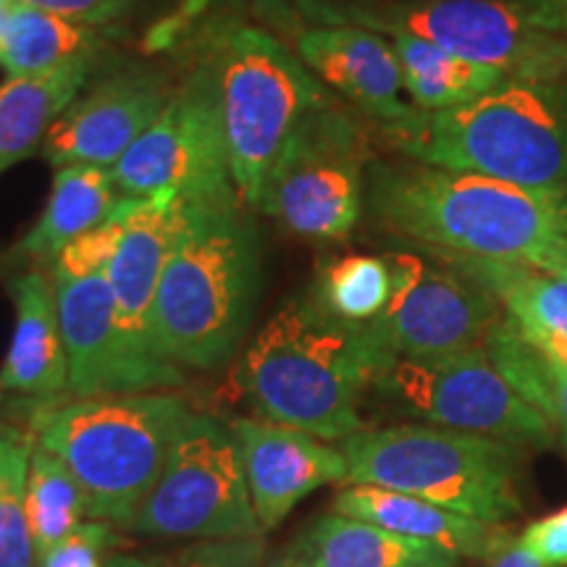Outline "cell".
Here are the masks:
<instances>
[{"instance_id": "6da1fadb", "label": "cell", "mask_w": 567, "mask_h": 567, "mask_svg": "<svg viewBox=\"0 0 567 567\" xmlns=\"http://www.w3.org/2000/svg\"><path fill=\"white\" fill-rule=\"evenodd\" d=\"M394 360L371 323L342 321L308 292L284 302L245 347L231 392L252 417L339 444L368 429L360 405Z\"/></svg>"}, {"instance_id": "7a4b0ae2", "label": "cell", "mask_w": 567, "mask_h": 567, "mask_svg": "<svg viewBox=\"0 0 567 567\" xmlns=\"http://www.w3.org/2000/svg\"><path fill=\"white\" fill-rule=\"evenodd\" d=\"M264 295V234L239 195L184 200V221L163 268L153 342L193 371H218L243 350Z\"/></svg>"}, {"instance_id": "3957f363", "label": "cell", "mask_w": 567, "mask_h": 567, "mask_svg": "<svg viewBox=\"0 0 567 567\" xmlns=\"http://www.w3.org/2000/svg\"><path fill=\"white\" fill-rule=\"evenodd\" d=\"M365 210L402 245L526 266H534L567 221L555 193L415 161H373Z\"/></svg>"}, {"instance_id": "277c9868", "label": "cell", "mask_w": 567, "mask_h": 567, "mask_svg": "<svg viewBox=\"0 0 567 567\" xmlns=\"http://www.w3.org/2000/svg\"><path fill=\"white\" fill-rule=\"evenodd\" d=\"M193 51L216 97L234 187L255 213L287 140L310 113L334 103V95L292 45L239 17L203 21Z\"/></svg>"}, {"instance_id": "5b68a950", "label": "cell", "mask_w": 567, "mask_h": 567, "mask_svg": "<svg viewBox=\"0 0 567 567\" xmlns=\"http://www.w3.org/2000/svg\"><path fill=\"white\" fill-rule=\"evenodd\" d=\"M408 161L538 193L567 189V82H509L446 111L384 126Z\"/></svg>"}, {"instance_id": "8992f818", "label": "cell", "mask_w": 567, "mask_h": 567, "mask_svg": "<svg viewBox=\"0 0 567 567\" xmlns=\"http://www.w3.org/2000/svg\"><path fill=\"white\" fill-rule=\"evenodd\" d=\"M193 413L174 392L40 402L30 436L80 481L90 520L126 530Z\"/></svg>"}, {"instance_id": "52a82bcc", "label": "cell", "mask_w": 567, "mask_h": 567, "mask_svg": "<svg viewBox=\"0 0 567 567\" xmlns=\"http://www.w3.org/2000/svg\"><path fill=\"white\" fill-rule=\"evenodd\" d=\"M337 446L350 467L347 484L410 494L499 526L523 509L520 446L429 423L365 429Z\"/></svg>"}, {"instance_id": "ba28073f", "label": "cell", "mask_w": 567, "mask_h": 567, "mask_svg": "<svg viewBox=\"0 0 567 567\" xmlns=\"http://www.w3.org/2000/svg\"><path fill=\"white\" fill-rule=\"evenodd\" d=\"M295 17L408 34L513 82H567V34L542 30L509 0H295Z\"/></svg>"}, {"instance_id": "9c48e42d", "label": "cell", "mask_w": 567, "mask_h": 567, "mask_svg": "<svg viewBox=\"0 0 567 567\" xmlns=\"http://www.w3.org/2000/svg\"><path fill=\"white\" fill-rule=\"evenodd\" d=\"M371 142L337 101L310 113L287 140L258 208L308 239H342L365 210Z\"/></svg>"}, {"instance_id": "30bf717a", "label": "cell", "mask_w": 567, "mask_h": 567, "mask_svg": "<svg viewBox=\"0 0 567 567\" xmlns=\"http://www.w3.org/2000/svg\"><path fill=\"white\" fill-rule=\"evenodd\" d=\"M126 530L184 542L264 536L229 425L208 413H193L158 484Z\"/></svg>"}, {"instance_id": "8fae6325", "label": "cell", "mask_w": 567, "mask_h": 567, "mask_svg": "<svg viewBox=\"0 0 567 567\" xmlns=\"http://www.w3.org/2000/svg\"><path fill=\"white\" fill-rule=\"evenodd\" d=\"M371 392L394 413L513 446L555 444V425L502 379L484 350L396 358Z\"/></svg>"}, {"instance_id": "7c38bea8", "label": "cell", "mask_w": 567, "mask_h": 567, "mask_svg": "<svg viewBox=\"0 0 567 567\" xmlns=\"http://www.w3.org/2000/svg\"><path fill=\"white\" fill-rule=\"evenodd\" d=\"M392 297L371 326L394 358H444L484 350L488 334L505 318L492 292L436 255L394 247Z\"/></svg>"}, {"instance_id": "4fadbf2b", "label": "cell", "mask_w": 567, "mask_h": 567, "mask_svg": "<svg viewBox=\"0 0 567 567\" xmlns=\"http://www.w3.org/2000/svg\"><path fill=\"white\" fill-rule=\"evenodd\" d=\"M111 174L118 195L137 200L163 189L203 203L237 195L221 116L203 69L189 63L172 101Z\"/></svg>"}, {"instance_id": "5bb4252c", "label": "cell", "mask_w": 567, "mask_h": 567, "mask_svg": "<svg viewBox=\"0 0 567 567\" xmlns=\"http://www.w3.org/2000/svg\"><path fill=\"white\" fill-rule=\"evenodd\" d=\"M53 287L69 358L71 400L174 392L184 386V368L140 350L126 337L109 276L53 279Z\"/></svg>"}, {"instance_id": "9a60e30c", "label": "cell", "mask_w": 567, "mask_h": 567, "mask_svg": "<svg viewBox=\"0 0 567 567\" xmlns=\"http://www.w3.org/2000/svg\"><path fill=\"white\" fill-rule=\"evenodd\" d=\"M176 82L153 63H126L69 105L42 142V158L53 168H113L142 134L151 130Z\"/></svg>"}, {"instance_id": "2e32d148", "label": "cell", "mask_w": 567, "mask_h": 567, "mask_svg": "<svg viewBox=\"0 0 567 567\" xmlns=\"http://www.w3.org/2000/svg\"><path fill=\"white\" fill-rule=\"evenodd\" d=\"M229 429L243 455L252 509L264 534L279 528L305 496L350 478L339 446L292 425L237 417Z\"/></svg>"}, {"instance_id": "e0dca14e", "label": "cell", "mask_w": 567, "mask_h": 567, "mask_svg": "<svg viewBox=\"0 0 567 567\" xmlns=\"http://www.w3.org/2000/svg\"><path fill=\"white\" fill-rule=\"evenodd\" d=\"M292 51L326 87L381 126L405 122L415 111L402 103L400 61L381 34L352 24L292 27Z\"/></svg>"}, {"instance_id": "ac0fdd59", "label": "cell", "mask_w": 567, "mask_h": 567, "mask_svg": "<svg viewBox=\"0 0 567 567\" xmlns=\"http://www.w3.org/2000/svg\"><path fill=\"white\" fill-rule=\"evenodd\" d=\"M182 221V193L163 189L158 195L145 197L140 210L134 213L122 245H118L116 258L105 271L113 297H116L118 318H122L126 337L140 350L151 354H161L153 342V308L163 268H166L168 255H172Z\"/></svg>"}, {"instance_id": "d6986e66", "label": "cell", "mask_w": 567, "mask_h": 567, "mask_svg": "<svg viewBox=\"0 0 567 567\" xmlns=\"http://www.w3.org/2000/svg\"><path fill=\"white\" fill-rule=\"evenodd\" d=\"M9 295L17 321L0 365V386L34 402H59L69 394V358L51 274L24 268L9 281Z\"/></svg>"}, {"instance_id": "ffe728a7", "label": "cell", "mask_w": 567, "mask_h": 567, "mask_svg": "<svg viewBox=\"0 0 567 567\" xmlns=\"http://www.w3.org/2000/svg\"><path fill=\"white\" fill-rule=\"evenodd\" d=\"M334 513L392 530L396 536L431 544L455 557L494 559L513 544V534L499 523L476 520L417 496L381 486L350 484L334 496Z\"/></svg>"}, {"instance_id": "44dd1931", "label": "cell", "mask_w": 567, "mask_h": 567, "mask_svg": "<svg viewBox=\"0 0 567 567\" xmlns=\"http://www.w3.org/2000/svg\"><path fill=\"white\" fill-rule=\"evenodd\" d=\"M295 567H457L455 555L331 509L284 549Z\"/></svg>"}, {"instance_id": "7402d4cb", "label": "cell", "mask_w": 567, "mask_h": 567, "mask_svg": "<svg viewBox=\"0 0 567 567\" xmlns=\"http://www.w3.org/2000/svg\"><path fill=\"white\" fill-rule=\"evenodd\" d=\"M116 193L118 189L111 168H55L51 197H48L45 208H42L32 229L13 247L11 255L32 264V268H45L48 271L76 237H82L92 226L109 218V213L122 200Z\"/></svg>"}, {"instance_id": "603a6c76", "label": "cell", "mask_w": 567, "mask_h": 567, "mask_svg": "<svg viewBox=\"0 0 567 567\" xmlns=\"http://www.w3.org/2000/svg\"><path fill=\"white\" fill-rule=\"evenodd\" d=\"M101 59H82L42 76L0 84V176L38 153L48 132L82 95Z\"/></svg>"}, {"instance_id": "cb8c5ba5", "label": "cell", "mask_w": 567, "mask_h": 567, "mask_svg": "<svg viewBox=\"0 0 567 567\" xmlns=\"http://www.w3.org/2000/svg\"><path fill=\"white\" fill-rule=\"evenodd\" d=\"M423 250V247H421ZM439 260L457 268L467 279H473L486 292L499 300L509 321L526 334L534 344L549 339H567V279L547 271H538L526 264H507V260L465 258V255L434 252Z\"/></svg>"}, {"instance_id": "d4e9b609", "label": "cell", "mask_w": 567, "mask_h": 567, "mask_svg": "<svg viewBox=\"0 0 567 567\" xmlns=\"http://www.w3.org/2000/svg\"><path fill=\"white\" fill-rule=\"evenodd\" d=\"M105 32L109 30L84 27L80 21L13 0L0 48V69L9 74V80H21L51 74L82 59H101Z\"/></svg>"}, {"instance_id": "484cf974", "label": "cell", "mask_w": 567, "mask_h": 567, "mask_svg": "<svg viewBox=\"0 0 567 567\" xmlns=\"http://www.w3.org/2000/svg\"><path fill=\"white\" fill-rule=\"evenodd\" d=\"M389 42L400 61L402 87L417 111L457 109L513 82L502 71L460 59L425 40L394 34Z\"/></svg>"}, {"instance_id": "4316f807", "label": "cell", "mask_w": 567, "mask_h": 567, "mask_svg": "<svg viewBox=\"0 0 567 567\" xmlns=\"http://www.w3.org/2000/svg\"><path fill=\"white\" fill-rule=\"evenodd\" d=\"M27 515L40 559L69 534H74L84 520H90L80 481L61 457L38 444L32 450L30 476H27Z\"/></svg>"}, {"instance_id": "83f0119b", "label": "cell", "mask_w": 567, "mask_h": 567, "mask_svg": "<svg viewBox=\"0 0 567 567\" xmlns=\"http://www.w3.org/2000/svg\"><path fill=\"white\" fill-rule=\"evenodd\" d=\"M316 302L350 323H371L392 297V268L375 255H344L318 268Z\"/></svg>"}, {"instance_id": "f1b7e54d", "label": "cell", "mask_w": 567, "mask_h": 567, "mask_svg": "<svg viewBox=\"0 0 567 567\" xmlns=\"http://www.w3.org/2000/svg\"><path fill=\"white\" fill-rule=\"evenodd\" d=\"M34 439L6 425L0 434V567H40L27 515V476Z\"/></svg>"}, {"instance_id": "f546056e", "label": "cell", "mask_w": 567, "mask_h": 567, "mask_svg": "<svg viewBox=\"0 0 567 567\" xmlns=\"http://www.w3.org/2000/svg\"><path fill=\"white\" fill-rule=\"evenodd\" d=\"M484 352L492 360V365L502 373V379L515 389L528 405H534L538 413L549 417L551 413V368L549 354L542 347L517 329L515 321H509L507 313L488 334Z\"/></svg>"}, {"instance_id": "4dcf8cb0", "label": "cell", "mask_w": 567, "mask_h": 567, "mask_svg": "<svg viewBox=\"0 0 567 567\" xmlns=\"http://www.w3.org/2000/svg\"><path fill=\"white\" fill-rule=\"evenodd\" d=\"M142 200L137 197H122L116 208L109 213V218L82 237H76L66 250H63L55 264L48 268L53 279H82V276L105 274L116 258L118 245H122L126 229H130L134 213L140 210Z\"/></svg>"}, {"instance_id": "1f68e13d", "label": "cell", "mask_w": 567, "mask_h": 567, "mask_svg": "<svg viewBox=\"0 0 567 567\" xmlns=\"http://www.w3.org/2000/svg\"><path fill=\"white\" fill-rule=\"evenodd\" d=\"M122 544L124 538L116 526L84 520L74 534H69L40 559V567H105Z\"/></svg>"}, {"instance_id": "d6a6232c", "label": "cell", "mask_w": 567, "mask_h": 567, "mask_svg": "<svg viewBox=\"0 0 567 567\" xmlns=\"http://www.w3.org/2000/svg\"><path fill=\"white\" fill-rule=\"evenodd\" d=\"M266 538H221V542H193L176 555L163 559V567H264Z\"/></svg>"}, {"instance_id": "836d02e7", "label": "cell", "mask_w": 567, "mask_h": 567, "mask_svg": "<svg viewBox=\"0 0 567 567\" xmlns=\"http://www.w3.org/2000/svg\"><path fill=\"white\" fill-rule=\"evenodd\" d=\"M19 3L59 13V17L80 21L84 27H95V30H111L132 17L140 0H19Z\"/></svg>"}, {"instance_id": "e575fe53", "label": "cell", "mask_w": 567, "mask_h": 567, "mask_svg": "<svg viewBox=\"0 0 567 567\" xmlns=\"http://www.w3.org/2000/svg\"><path fill=\"white\" fill-rule=\"evenodd\" d=\"M520 538L544 567H567V507L530 523Z\"/></svg>"}, {"instance_id": "d590c367", "label": "cell", "mask_w": 567, "mask_h": 567, "mask_svg": "<svg viewBox=\"0 0 567 567\" xmlns=\"http://www.w3.org/2000/svg\"><path fill=\"white\" fill-rule=\"evenodd\" d=\"M542 30L567 34V0H509Z\"/></svg>"}, {"instance_id": "8d00e7d4", "label": "cell", "mask_w": 567, "mask_h": 567, "mask_svg": "<svg viewBox=\"0 0 567 567\" xmlns=\"http://www.w3.org/2000/svg\"><path fill=\"white\" fill-rule=\"evenodd\" d=\"M551 368V413L549 421L559 429L567 444V363L565 360L549 358Z\"/></svg>"}, {"instance_id": "74e56055", "label": "cell", "mask_w": 567, "mask_h": 567, "mask_svg": "<svg viewBox=\"0 0 567 567\" xmlns=\"http://www.w3.org/2000/svg\"><path fill=\"white\" fill-rule=\"evenodd\" d=\"M534 268H538V271H547V274H555V276H563V279H567V221L563 226V231L557 234L555 243H551L547 250H544L534 260Z\"/></svg>"}, {"instance_id": "f35d334b", "label": "cell", "mask_w": 567, "mask_h": 567, "mask_svg": "<svg viewBox=\"0 0 567 567\" xmlns=\"http://www.w3.org/2000/svg\"><path fill=\"white\" fill-rule=\"evenodd\" d=\"M488 567H544V565L538 563L534 551L523 544V538H513V544H509L505 551H499Z\"/></svg>"}, {"instance_id": "ab89813d", "label": "cell", "mask_w": 567, "mask_h": 567, "mask_svg": "<svg viewBox=\"0 0 567 567\" xmlns=\"http://www.w3.org/2000/svg\"><path fill=\"white\" fill-rule=\"evenodd\" d=\"M105 567H163V559L132 555V551H113Z\"/></svg>"}, {"instance_id": "60d3db41", "label": "cell", "mask_w": 567, "mask_h": 567, "mask_svg": "<svg viewBox=\"0 0 567 567\" xmlns=\"http://www.w3.org/2000/svg\"><path fill=\"white\" fill-rule=\"evenodd\" d=\"M13 6V3H11ZM11 6L0 3V48H3V40H6V27H9V11Z\"/></svg>"}, {"instance_id": "b9f144b4", "label": "cell", "mask_w": 567, "mask_h": 567, "mask_svg": "<svg viewBox=\"0 0 567 567\" xmlns=\"http://www.w3.org/2000/svg\"><path fill=\"white\" fill-rule=\"evenodd\" d=\"M264 567H295V565L289 563V557L284 555V551H279V555H276L274 559H268V565H264Z\"/></svg>"}, {"instance_id": "7bdbcfd3", "label": "cell", "mask_w": 567, "mask_h": 567, "mask_svg": "<svg viewBox=\"0 0 567 567\" xmlns=\"http://www.w3.org/2000/svg\"><path fill=\"white\" fill-rule=\"evenodd\" d=\"M559 208H563V213L567 216V189L565 193H559Z\"/></svg>"}, {"instance_id": "ee69618b", "label": "cell", "mask_w": 567, "mask_h": 567, "mask_svg": "<svg viewBox=\"0 0 567 567\" xmlns=\"http://www.w3.org/2000/svg\"><path fill=\"white\" fill-rule=\"evenodd\" d=\"M3 394H6V392H3V386H0V405H3Z\"/></svg>"}, {"instance_id": "f6af8a7d", "label": "cell", "mask_w": 567, "mask_h": 567, "mask_svg": "<svg viewBox=\"0 0 567 567\" xmlns=\"http://www.w3.org/2000/svg\"><path fill=\"white\" fill-rule=\"evenodd\" d=\"M0 3H6V6H11V3H13V0H0Z\"/></svg>"}, {"instance_id": "bcb514c9", "label": "cell", "mask_w": 567, "mask_h": 567, "mask_svg": "<svg viewBox=\"0 0 567 567\" xmlns=\"http://www.w3.org/2000/svg\"><path fill=\"white\" fill-rule=\"evenodd\" d=\"M3 429H6V423H0V434H3Z\"/></svg>"}]
</instances>
